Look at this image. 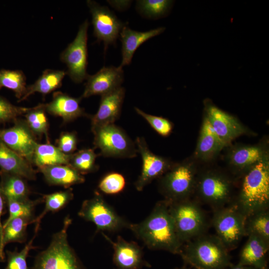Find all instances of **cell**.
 Segmentation results:
<instances>
[{
	"label": "cell",
	"mask_w": 269,
	"mask_h": 269,
	"mask_svg": "<svg viewBox=\"0 0 269 269\" xmlns=\"http://www.w3.org/2000/svg\"><path fill=\"white\" fill-rule=\"evenodd\" d=\"M129 229L149 249L180 255L183 245L179 241L169 210V203L157 202L142 221L130 224Z\"/></svg>",
	"instance_id": "obj_1"
},
{
	"label": "cell",
	"mask_w": 269,
	"mask_h": 269,
	"mask_svg": "<svg viewBox=\"0 0 269 269\" xmlns=\"http://www.w3.org/2000/svg\"><path fill=\"white\" fill-rule=\"evenodd\" d=\"M241 177L239 192L232 202L246 217L269 209V157L255 164Z\"/></svg>",
	"instance_id": "obj_2"
},
{
	"label": "cell",
	"mask_w": 269,
	"mask_h": 269,
	"mask_svg": "<svg viewBox=\"0 0 269 269\" xmlns=\"http://www.w3.org/2000/svg\"><path fill=\"white\" fill-rule=\"evenodd\" d=\"M229 252L216 235L204 234L186 243L180 255L195 269H226L232 265Z\"/></svg>",
	"instance_id": "obj_3"
},
{
	"label": "cell",
	"mask_w": 269,
	"mask_h": 269,
	"mask_svg": "<svg viewBox=\"0 0 269 269\" xmlns=\"http://www.w3.org/2000/svg\"><path fill=\"white\" fill-rule=\"evenodd\" d=\"M198 163L193 158H188L172 166L159 178V191L164 200L169 203L190 198L194 193Z\"/></svg>",
	"instance_id": "obj_4"
},
{
	"label": "cell",
	"mask_w": 269,
	"mask_h": 269,
	"mask_svg": "<svg viewBox=\"0 0 269 269\" xmlns=\"http://www.w3.org/2000/svg\"><path fill=\"white\" fill-rule=\"evenodd\" d=\"M234 182L230 176L215 168L198 171L194 192L214 210L231 203Z\"/></svg>",
	"instance_id": "obj_5"
},
{
	"label": "cell",
	"mask_w": 269,
	"mask_h": 269,
	"mask_svg": "<svg viewBox=\"0 0 269 269\" xmlns=\"http://www.w3.org/2000/svg\"><path fill=\"white\" fill-rule=\"evenodd\" d=\"M71 223V219L68 216L62 228L53 235L48 248L37 256L31 269H83L68 242L67 230Z\"/></svg>",
	"instance_id": "obj_6"
},
{
	"label": "cell",
	"mask_w": 269,
	"mask_h": 269,
	"mask_svg": "<svg viewBox=\"0 0 269 269\" xmlns=\"http://www.w3.org/2000/svg\"><path fill=\"white\" fill-rule=\"evenodd\" d=\"M168 203L177 236L183 245L205 234L207 227L206 218L196 202L189 198Z\"/></svg>",
	"instance_id": "obj_7"
},
{
	"label": "cell",
	"mask_w": 269,
	"mask_h": 269,
	"mask_svg": "<svg viewBox=\"0 0 269 269\" xmlns=\"http://www.w3.org/2000/svg\"><path fill=\"white\" fill-rule=\"evenodd\" d=\"M214 210L212 225L216 236L229 251L235 249L245 236L246 216L232 202Z\"/></svg>",
	"instance_id": "obj_8"
},
{
	"label": "cell",
	"mask_w": 269,
	"mask_h": 269,
	"mask_svg": "<svg viewBox=\"0 0 269 269\" xmlns=\"http://www.w3.org/2000/svg\"><path fill=\"white\" fill-rule=\"evenodd\" d=\"M92 132L94 144L106 157L133 158L137 152L135 143L114 124L99 127Z\"/></svg>",
	"instance_id": "obj_9"
},
{
	"label": "cell",
	"mask_w": 269,
	"mask_h": 269,
	"mask_svg": "<svg viewBox=\"0 0 269 269\" xmlns=\"http://www.w3.org/2000/svg\"><path fill=\"white\" fill-rule=\"evenodd\" d=\"M78 215L85 220L93 223L97 231L116 232L125 228H129L130 225L98 193L83 202Z\"/></svg>",
	"instance_id": "obj_10"
},
{
	"label": "cell",
	"mask_w": 269,
	"mask_h": 269,
	"mask_svg": "<svg viewBox=\"0 0 269 269\" xmlns=\"http://www.w3.org/2000/svg\"><path fill=\"white\" fill-rule=\"evenodd\" d=\"M89 22L85 20L79 28L74 40L61 53L60 59L68 68L66 72L71 80L81 83L86 79L88 63V28Z\"/></svg>",
	"instance_id": "obj_11"
},
{
	"label": "cell",
	"mask_w": 269,
	"mask_h": 269,
	"mask_svg": "<svg viewBox=\"0 0 269 269\" xmlns=\"http://www.w3.org/2000/svg\"><path fill=\"white\" fill-rule=\"evenodd\" d=\"M203 103V115L227 146L237 137L244 134H252L238 119L218 107L210 99H205Z\"/></svg>",
	"instance_id": "obj_12"
},
{
	"label": "cell",
	"mask_w": 269,
	"mask_h": 269,
	"mask_svg": "<svg viewBox=\"0 0 269 269\" xmlns=\"http://www.w3.org/2000/svg\"><path fill=\"white\" fill-rule=\"evenodd\" d=\"M267 141L255 144H236L229 145L226 160L231 172L241 176L255 164L269 157Z\"/></svg>",
	"instance_id": "obj_13"
},
{
	"label": "cell",
	"mask_w": 269,
	"mask_h": 269,
	"mask_svg": "<svg viewBox=\"0 0 269 269\" xmlns=\"http://www.w3.org/2000/svg\"><path fill=\"white\" fill-rule=\"evenodd\" d=\"M87 3L92 15L94 35L98 41L104 42L106 51L110 44L116 43L124 24L107 7L93 0H87Z\"/></svg>",
	"instance_id": "obj_14"
},
{
	"label": "cell",
	"mask_w": 269,
	"mask_h": 269,
	"mask_svg": "<svg viewBox=\"0 0 269 269\" xmlns=\"http://www.w3.org/2000/svg\"><path fill=\"white\" fill-rule=\"evenodd\" d=\"M135 143L142 163L140 174L134 183L136 189L140 191L154 179L162 176L174 163L152 152L143 137H137Z\"/></svg>",
	"instance_id": "obj_15"
},
{
	"label": "cell",
	"mask_w": 269,
	"mask_h": 269,
	"mask_svg": "<svg viewBox=\"0 0 269 269\" xmlns=\"http://www.w3.org/2000/svg\"><path fill=\"white\" fill-rule=\"evenodd\" d=\"M0 140L32 164L37 142L25 121L17 119L11 127L0 129Z\"/></svg>",
	"instance_id": "obj_16"
},
{
	"label": "cell",
	"mask_w": 269,
	"mask_h": 269,
	"mask_svg": "<svg viewBox=\"0 0 269 269\" xmlns=\"http://www.w3.org/2000/svg\"><path fill=\"white\" fill-rule=\"evenodd\" d=\"M86 80L81 98L93 95L102 96L121 87L124 80V72L120 66H104L96 74L88 75Z\"/></svg>",
	"instance_id": "obj_17"
},
{
	"label": "cell",
	"mask_w": 269,
	"mask_h": 269,
	"mask_svg": "<svg viewBox=\"0 0 269 269\" xmlns=\"http://www.w3.org/2000/svg\"><path fill=\"white\" fill-rule=\"evenodd\" d=\"M102 234L112 246L113 262L118 269H140L150 266L144 260L142 249L137 243L126 241L121 236L114 242L104 233Z\"/></svg>",
	"instance_id": "obj_18"
},
{
	"label": "cell",
	"mask_w": 269,
	"mask_h": 269,
	"mask_svg": "<svg viewBox=\"0 0 269 269\" xmlns=\"http://www.w3.org/2000/svg\"><path fill=\"white\" fill-rule=\"evenodd\" d=\"M227 147L203 115L196 146L192 156L193 158L198 164L211 162Z\"/></svg>",
	"instance_id": "obj_19"
},
{
	"label": "cell",
	"mask_w": 269,
	"mask_h": 269,
	"mask_svg": "<svg viewBox=\"0 0 269 269\" xmlns=\"http://www.w3.org/2000/svg\"><path fill=\"white\" fill-rule=\"evenodd\" d=\"M125 95V88L120 87L101 96L98 111L91 117L92 131L114 123L120 115Z\"/></svg>",
	"instance_id": "obj_20"
},
{
	"label": "cell",
	"mask_w": 269,
	"mask_h": 269,
	"mask_svg": "<svg viewBox=\"0 0 269 269\" xmlns=\"http://www.w3.org/2000/svg\"><path fill=\"white\" fill-rule=\"evenodd\" d=\"M81 99L56 92L53 94L52 100L44 104V108L48 113L61 118L64 122H71L79 117L87 116L80 106Z\"/></svg>",
	"instance_id": "obj_21"
},
{
	"label": "cell",
	"mask_w": 269,
	"mask_h": 269,
	"mask_svg": "<svg viewBox=\"0 0 269 269\" xmlns=\"http://www.w3.org/2000/svg\"><path fill=\"white\" fill-rule=\"evenodd\" d=\"M0 169L28 180L36 179V171L32 164L0 140Z\"/></svg>",
	"instance_id": "obj_22"
},
{
	"label": "cell",
	"mask_w": 269,
	"mask_h": 269,
	"mask_svg": "<svg viewBox=\"0 0 269 269\" xmlns=\"http://www.w3.org/2000/svg\"><path fill=\"white\" fill-rule=\"evenodd\" d=\"M248 237V239L240 253L238 264L258 269H268L267 254L269 242L256 236Z\"/></svg>",
	"instance_id": "obj_23"
},
{
	"label": "cell",
	"mask_w": 269,
	"mask_h": 269,
	"mask_svg": "<svg viewBox=\"0 0 269 269\" xmlns=\"http://www.w3.org/2000/svg\"><path fill=\"white\" fill-rule=\"evenodd\" d=\"M165 29V27H160L147 31L140 32L124 26L120 34L122 44V61L119 66L123 68L125 65H129L134 54L139 46L150 38L162 33Z\"/></svg>",
	"instance_id": "obj_24"
},
{
	"label": "cell",
	"mask_w": 269,
	"mask_h": 269,
	"mask_svg": "<svg viewBox=\"0 0 269 269\" xmlns=\"http://www.w3.org/2000/svg\"><path fill=\"white\" fill-rule=\"evenodd\" d=\"M46 181L51 185L65 188L84 182V176L70 165L59 164L39 169Z\"/></svg>",
	"instance_id": "obj_25"
},
{
	"label": "cell",
	"mask_w": 269,
	"mask_h": 269,
	"mask_svg": "<svg viewBox=\"0 0 269 269\" xmlns=\"http://www.w3.org/2000/svg\"><path fill=\"white\" fill-rule=\"evenodd\" d=\"M66 74V72L63 70H45L33 84L27 86L24 95L18 101L25 100L35 93L44 96L49 94L61 86L62 80Z\"/></svg>",
	"instance_id": "obj_26"
},
{
	"label": "cell",
	"mask_w": 269,
	"mask_h": 269,
	"mask_svg": "<svg viewBox=\"0 0 269 269\" xmlns=\"http://www.w3.org/2000/svg\"><path fill=\"white\" fill-rule=\"evenodd\" d=\"M71 154L61 151L50 143H37L34 149L32 164L38 168L59 164L69 165Z\"/></svg>",
	"instance_id": "obj_27"
},
{
	"label": "cell",
	"mask_w": 269,
	"mask_h": 269,
	"mask_svg": "<svg viewBox=\"0 0 269 269\" xmlns=\"http://www.w3.org/2000/svg\"><path fill=\"white\" fill-rule=\"evenodd\" d=\"M0 190L6 200L28 199L29 189L25 179L1 171H0Z\"/></svg>",
	"instance_id": "obj_28"
},
{
	"label": "cell",
	"mask_w": 269,
	"mask_h": 269,
	"mask_svg": "<svg viewBox=\"0 0 269 269\" xmlns=\"http://www.w3.org/2000/svg\"><path fill=\"white\" fill-rule=\"evenodd\" d=\"M35 219L20 217L11 220L3 227L2 238L0 244V261L4 262V246L8 243L18 242L22 243L25 241L26 228L28 224L33 223Z\"/></svg>",
	"instance_id": "obj_29"
},
{
	"label": "cell",
	"mask_w": 269,
	"mask_h": 269,
	"mask_svg": "<svg viewBox=\"0 0 269 269\" xmlns=\"http://www.w3.org/2000/svg\"><path fill=\"white\" fill-rule=\"evenodd\" d=\"M245 236L254 235L269 242V209L260 211L246 217Z\"/></svg>",
	"instance_id": "obj_30"
},
{
	"label": "cell",
	"mask_w": 269,
	"mask_h": 269,
	"mask_svg": "<svg viewBox=\"0 0 269 269\" xmlns=\"http://www.w3.org/2000/svg\"><path fill=\"white\" fill-rule=\"evenodd\" d=\"M73 196L71 189L44 195L45 205L43 211L33 221L36 223L35 231H38L41 220L48 212H55L62 209L73 198Z\"/></svg>",
	"instance_id": "obj_31"
},
{
	"label": "cell",
	"mask_w": 269,
	"mask_h": 269,
	"mask_svg": "<svg viewBox=\"0 0 269 269\" xmlns=\"http://www.w3.org/2000/svg\"><path fill=\"white\" fill-rule=\"evenodd\" d=\"M3 87L12 90L19 100L24 95L27 87L23 72L18 70H0V90Z\"/></svg>",
	"instance_id": "obj_32"
},
{
	"label": "cell",
	"mask_w": 269,
	"mask_h": 269,
	"mask_svg": "<svg viewBox=\"0 0 269 269\" xmlns=\"http://www.w3.org/2000/svg\"><path fill=\"white\" fill-rule=\"evenodd\" d=\"M25 123L35 135H42L44 134L48 140V123L44 108V104L30 108L29 110L24 114Z\"/></svg>",
	"instance_id": "obj_33"
},
{
	"label": "cell",
	"mask_w": 269,
	"mask_h": 269,
	"mask_svg": "<svg viewBox=\"0 0 269 269\" xmlns=\"http://www.w3.org/2000/svg\"><path fill=\"white\" fill-rule=\"evenodd\" d=\"M97 156L92 149H81L71 154L69 165L82 175L92 172L96 169Z\"/></svg>",
	"instance_id": "obj_34"
},
{
	"label": "cell",
	"mask_w": 269,
	"mask_h": 269,
	"mask_svg": "<svg viewBox=\"0 0 269 269\" xmlns=\"http://www.w3.org/2000/svg\"><path fill=\"white\" fill-rule=\"evenodd\" d=\"M7 201L9 216L2 225L3 227L11 220L18 217H24L33 218L34 207L39 202L38 200L32 201L29 199L25 200L7 199Z\"/></svg>",
	"instance_id": "obj_35"
},
{
	"label": "cell",
	"mask_w": 269,
	"mask_h": 269,
	"mask_svg": "<svg viewBox=\"0 0 269 269\" xmlns=\"http://www.w3.org/2000/svg\"><path fill=\"white\" fill-rule=\"evenodd\" d=\"M140 11L150 18H159L166 15L170 10L172 0H142L137 2Z\"/></svg>",
	"instance_id": "obj_36"
},
{
	"label": "cell",
	"mask_w": 269,
	"mask_h": 269,
	"mask_svg": "<svg viewBox=\"0 0 269 269\" xmlns=\"http://www.w3.org/2000/svg\"><path fill=\"white\" fill-rule=\"evenodd\" d=\"M37 233L35 232L33 237L20 252L6 251L7 265L5 269H28L26 259L29 251L35 248L32 244Z\"/></svg>",
	"instance_id": "obj_37"
},
{
	"label": "cell",
	"mask_w": 269,
	"mask_h": 269,
	"mask_svg": "<svg viewBox=\"0 0 269 269\" xmlns=\"http://www.w3.org/2000/svg\"><path fill=\"white\" fill-rule=\"evenodd\" d=\"M126 185L123 175L117 172L110 173L100 181L98 187L105 194H116L121 192Z\"/></svg>",
	"instance_id": "obj_38"
},
{
	"label": "cell",
	"mask_w": 269,
	"mask_h": 269,
	"mask_svg": "<svg viewBox=\"0 0 269 269\" xmlns=\"http://www.w3.org/2000/svg\"><path fill=\"white\" fill-rule=\"evenodd\" d=\"M30 109L13 105L0 96V124L14 123L20 116L24 115Z\"/></svg>",
	"instance_id": "obj_39"
},
{
	"label": "cell",
	"mask_w": 269,
	"mask_h": 269,
	"mask_svg": "<svg viewBox=\"0 0 269 269\" xmlns=\"http://www.w3.org/2000/svg\"><path fill=\"white\" fill-rule=\"evenodd\" d=\"M134 109L135 112L143 117L158 134L167 136L171 134L173 125L168 119L149 115L136 107H135Z\"/></svg>",
	"instance_id": "obj_40"
},
{
	"label": "cell",
	"mask_w": 269,
	"mask_h": 269,
	"mask_svg": "<svg viewBox=\"0 0 269 269\" xmlns=\"http://www.w3.org/2000/svg\"><path fill=\"white\" fill-rule=\"evenodd\" d=\"M78 140L74 132H65L61 134L58 139V148L63 153L71 154L76 149Z\"/></svg>",
	"instance_id": "obj_41"
},
{
	"label": "cell",
	"mask_w": 269,
	"mask_h": 269,
	"mask_svg": "<svg viewBox=\"0 0 269 269\" xmlns=\"http://www.w3.org/2000/svg\"><path fill=\"white\" fill-rule=\"evenodd\" d=\"M3 195H2L0 190V244L1 242L2 238V225L1 223L0 217L2 214L3 208Z\"/></svg>",
	"instance_id": "obj_42"
},
{
	"label": "cell",
	"mask_w": 269,
	"mask_h": 269,
	"mask_svg": "<svg viewBox=\"0 0 269 269\" xmlns=\"http://www.w3.org/2000/svg\"><path fill=\"white\" fill-rule=\"evenodd\" d=\"M226 269H258L250 267V266L240 265L237 264L236 265H232Z\"/></svg>",
	"instance_id": "obj_43"
},
{
	"label": "cell",
	"mask_w": 269,
	"mask_h": 269,
	"mask_svg": "<svg viewBox=\"0 0 269 269\" xmlns=\"http://www.w3.org/2000/svg\"><path fill=\"white\" fill-rule=\"evenodd\" d=\"M177 269H188L186 267H182V268Z\"/></svg>",
	"instance_id": "obj_44"
}]
</instances>
